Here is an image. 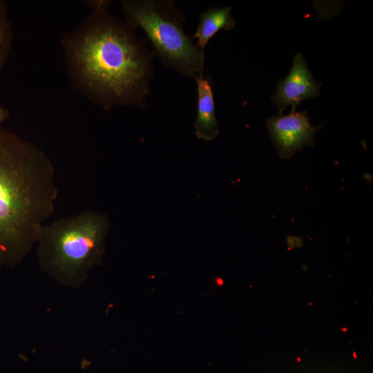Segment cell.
<instances>
[{
	"label": "cell",
	"mask_w": 373,
	"mask_h": 373,
	"mask_svg": "<svg viewBox=\"0 0 373 373\" xmlns=\"http://www.w3.org/2000/svg\"><path fill=\"white\" fill-rule=\"evenodd\" d=\"M95 2L94 12L63 41L73 85L104 108H143L150 93L153 55L135 28L108 12V1Z\"/></svg>",
	"instance_id": "obj_1"
},
{
	"label": "cell",
	"mask_w": 373,
	"mask_h": 373,
	"mask_svg": "<svg viewBox=\"0 0 373 373\" xmlns=\"http://www.w3.org/2000/svg\"><path fill=\"white\" fill-rule=\"evenodd\" d=\"M55 170L35 144L0 127V269L19 265L55 213Z\"/></svg>",
	"instance_id": "obj_2"
},
{
	"label": "cell",
	"mask_w": 373,
	"mask_h": 373,
	"mask_svg": "<svg viewBox=\"0 0 373 373\" xmlns=\"http://www.w3.org/2000/svg\"><path fill=\"white\" fill-rule=\"evenodd\" d=\"M110 229L108 216L95 210L44 224L37 242L41 270L65 287H81L101 264Z\"/></svg>",
	"instance_id": "obj_3"
},
{
	"label": "cell",
	"mask_w": 373,
	"mask_h": 373,
	"mask_svg": "<svg viewBox=\"0 0 373 373\" xmlns=\"http://www.w3.org/2000/svg\"><path fill=\"white\" fill-rule=\"evenodd\" d=\"M122 6L126 21L144 31L164 65L194 79L203 76L204 52L185 32V19L172 1L124 0Z\"/></svg>",
	"instance_id": "obj_4"
},
{
	"label": "cell",
	"mask_w": 373,
	"mask_h": 373,
	"mask_svg": "<svg viewBox=\"0 0 373 373\" xmlns=\"http://www.w3.org/2000/svg\"><path fill=\"white\" fill-rule=\"evenodd\" d=\"M267 126L282 159H289L303 147L313 146L315 133L321 128V125L311 124L307 111L272 116L267 120Z\"/></svg>",
	"instance_id": "obj_5"
},
{
	"label": "cell",
	"mask_w": 373,
	"mask_h": 373,
	"mask_svg": "<svg viewBox=\"0 0 373 373\" xmlns=\"http://www.w3.org/2000/svg\"><path fill=\"white\" fill-rule=\"evenodd\" d=\"M321 88V84L314 79L306 60L297 52L289 75L277 82L276 90L271 98L281 115L288 106L295 111L303 100L318 97Z\"/></svg>",
	"instance_id": "obj_6"
},
{
	"label": "cell",
	"mask_w": 373,
	"mask_h": 373,
	"mask_svg": "<svg viewBox=\"0 0 373 373\" xmlns=\"http://www.w3.org/2000/svg\"><path fill=\"white\" fill-rule=\"evenodd\" d=\"M197 86V115L194 122L196 137L206 142L218 136L220 128L216 115L215 102L209 78L194 79Z\"/></svg>",
	"instance_id": "obj_7"
},
{
	"label": "cell",
	"mask_w": 373,
	"mask_h": 373,
	"mask_svg": "<svg viewBox=\"0 0 373 373\" xmlns=\"http://www.w3.org/2000/svg\"><path fill=\"white\" fill-rule=\"evenodd\" d=\"M229 6L211 8L200 14V19L196 30L191 37L196 39V44L204 52L209 40L221 29L227 31L234 28L236 20L231 15Z\"/></svg>",
	"instance_id": "obj_8"
},
{
	"label": "cell",
	"mask_w": 373,
	"mask_h": 373,
	"mask_svg": "<svg viewBox=\"0 0 373 373\" xmlns=\"http://www.w3.org/2000/svg\"><path fill=\"white\" fill-rule=\"evenodd\" d=\"M12 28L8 19V8L0 0V72L6 64L12 48Z\"/></svg>",
	"instance_id": "obj_9"
},
{
	"label": "cell",
	"mask_w": 373,
	"mask_h": 373,
	"mask_svg": "<svg viewBox=\"0 0 373 373\" xmlns=\"http://www.w3.org/2000/svg\"><path fill=\"white\" fill-rule=\"evenodd\" d=\"M10 112L4 107L0 106V127L1 124L8 119Z\"/></svg>",
	"instance_id": "obj_10"
}]
</instances>
